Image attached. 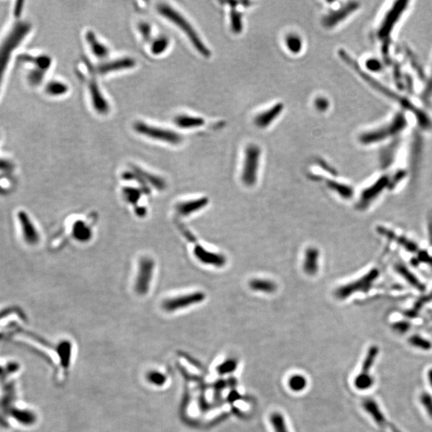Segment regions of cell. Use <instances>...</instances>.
<instances>
[{"mask_svg": "<svg viewBox=\"0 0 432 432\" xmlns=\"http://www.w3.org/2000/svg\"><path fill=\"white\" fill-rule=\"evenodd\" d=\"M89 91L94 108L100 114H105L109 110V105L100 91L96 80H91L89 83Z\"/></svg>", "mask_w": 432, "mask_h": 432, "instance_id": "obj_20", "label": "cell"}, {"mask_svg": "<svg viewBox=\"0 0 432 432\" xmlns=\"http://www.w3.org/2000/svg\"><path fill=\"white\" fill-rule=\"evenodd\" d=\"M361 7L360 2H346L336 9L331 10L323 18L322 24L327 29L335 28L354 15Z\"/></svg>", "mask_w": 432, "mask_h": 432, "instance_id": "obj_10", "label": "cell"}, {"mask_svg": "<svg viewBox=\"0 0 432 432\" xmlns=\"http://www.w3.org/2000/svg\"><path fill=\"white\" fill-rule=\"evenodd\" d=\"M231 17V28L235 34H240L244 28L243 24V16L241 13L233 9L230 14Z\"/></svg>", "mask_w": 432, "mask_h": 432, "instance_id": "obj_35", "label": "cell"}, {"mask_svg": "<svg viewBox=\"0 0 432 432\" xmlns=\"http://www.w3.org/2000/svg\"><path fill=\"white\" fill-rule=\"evenodd\" d=\"M408 343L411 348L423 352H429L432 349V342L420 335H412L411 338H409Z\"/></svg>", "mask_w": 432, "mask_h": 432, "instance_id": "obj_28", "label": "cell"}, {"mask_svg": "<svg viewBox=\"0 0 432 432\" xmlns=\"http://www.w3.org/2000/svg\"><path fill=\"white\" fill-rule=\"evenodd\" d=\"M86 39H87L88 44L91 47L92 53L96 55V57L103 59L106 57L108 55V47L105 45L103 44L102 42H100L98 40L96 36L94 34L93 32L88 31L86 34Z\"/></svg>", "mask_w": 432, "mask_h": 432, "instance_id": "obj_22", "label": "cell"}, {"mask_svg": "<svg viewBox=\"0 0 432 432\" xmlns=\"http://www.w3.org/2000/svg\"><path fill=\"white\" fill-rule=\"evenodd\" d=\"M136 170H137V172H138V173H140V176H142L145 179H147L146 180L149 181L151 184L154 185L157 189L163 190V189L165 188V182L161 178H159L157 176L146 173V172H144L143 170L140 169V168H136Z\"/></svg>", "mask_w": 432, "mask_h": 432, "instance_id": "obj_39", "label": "cell"}, {"mask_svg": "<svg viewBox=\"0 0 432 432\" xmlns=\"http://www.w3.org/2000/svg\"><path fill=\"white\" fill-rule=\"evenodd\" d=\"M260 154V148L255 144L247 147L242 172V181L247 186H252L257 182Z\"/></svg>", "mask_w": 432, "mask_h": 432, "instance_id": "obj_8", "label": "cell"}, {"mask_svg": "<svg viewBox=\"0 0 432 432\" xmlns=\"http://www.w3.org/2000/svg\"><path fill=\"white\" fill-rule=\"evenodd\" d=\"M284 108V104L282 103L275 104L274 106L271 107L269 109H267V110H265L263 112L258 114L254 118V124L257 127H259V128H265V127H268L283 112Z\"/></svg>", "mask_w": 432, "mask_h": 432, "instance_id": "obj_16", "label": "cell"}, {"mask_svg": "<svg viewBox=\"0 0 432 432\" xmlns=\"http://www.w3.org/2000/svg\"><path fill=\"white\" fill-rule=\"evenodd\" d=\"M376 276H377L376 271H371V273L367 275L366 277L362 278L360 281H358L359 283L348 284V285L337 289L336 291H335V295L338 299H343L351 295V294L356 290H366V288L368 287L369 284L372 283L373 279H375Z\"/></svg>", "mask_w": 432, "mask_h": 432, "instance_id": "obj_15", "label": "cell"}, {"mask_svg": "<svg viewBox=\"0 0 432 432\" xmlns=\"http://www.w3.org/2000/svg\"><path fill=\"white\" fill-rule=\"evenodd\" d=\"M175 123L178 127L184 129H191L204 125L205 120L201 117L190 116V115H180L176 117Z\"/></svg>", "mask_w": 432, "mask_h": 432, "instance_id": "obj_25", "label": "cell"}, {"mask_svg": "<svg viewBox=\"0 0 432 432\" xmlns=\"http://www.w3.org/2000/svg\"><path fill=\"white\" fill-rule=\"evenodd\" d=\"M145 380L149 385L155 388H162L168 381V376L163 371L157 369H150L145 374Z\"/></svg>", "mask_w": 432, "mask_h": 432, "instance_id": "obj_26", "label": "cell"}, {"mask_svg": "<svg viewBox=\"0 0 432 432\" xmlns=\"http://www.w3.org/2000/svg\"><path fill=\"white\" fill-rule=\"evenodd\" d=\"M45 91L50 96H63L68 92V87L65 83L60 81H51L47 83Z\"/></svg>", "mask_w": 432, "mask_h": 432, "instance_id": "obj_32", "label": "cell"}, {"mask_svg": "<svg viewBox=\"0 0 432 432\" xmlns=\"http://www.w3.org/2000/svg\"><path fill=\"white\" fill-rule=\"evenodd\" d=\"M134 129L136 132L150 139L159 140L170 144H179L182 141L180 134L171 130L163 129L161 127L149 125L144 122H137L134 124Z\"/></svg>", "mask_w": 432, "mask_h": 432, "instance_id": "obj_9", "label": "cell"}, {"mask_svg": "<svg viewBox=\"0 0 432 432\" xmlns=\"http://www.w3.org/2000/svg\"><path fill=\"white\" fill-rule=\"evenodd\" d=\"M339 54L342 60L345 62L346 64H348V66L352 68V70L354 71L356 74L362 78V80L367 83L370 87H373L375 91H377L380 94H383L384 96H385V97L394 101L402 108H404L405 110L411 111V114H414L415 119H417L419 125L421 126L424 129H431V127H432V120L428 116V114L424 112V110H422L420 108L415 106V104H412L407 98L402 97L399 94L396 93L392 90L389 89L388 87L382 85L379 81L376 80L375 78H373V76H371L368 72L360 66V64H358L356 60H354V58L352 57L347 51L340 50L339 51Z\"/></svg>", "mask_w": 432, "mask_h": 432, "instance_id": "obj_1", "label": "cell"}, {"mask_svg": "<svg viewBox=\"0 0 432 432\" xmlns=\"http://www.w3.org/2000/svg\"><path fill=\"white\" fill-rule=\"evenodd\" d=\"M31 25L25 22H19L11 28L2 42L0 54L1 72L3 73L8 62L11 51L19 46L28 32H30Z\"/></svg>", "mask_w": 432, "mask_h": 432, "instance_id": "obj_5", "label": "cell"}, {"mask_svg": "<svg viewBox=\"0 0 432 432\" xmlns=\"http://www.w3.org/2000/svg\"><path fill=\"white\" fill-rule=\"evenodd\" d=\"M379 355V347L372 345L366 350L362 359L358 372L352 379V386L357 392L370 391L375 385V378L373 375V368Z\"/></svg>", "mask_w": 432, "mask_h": 432, "instance_id": "obj_4", "label": "cell"}, {"mask_svg": "<svg viewBox=\"0 0 432 432\" xmlns=\"http://www.w3.org/2000/svg\"><path fill=\"white\" fill-rule=\"evenodd\" d=\"M319 256L320 252L316 248H307L305 252L303 270L309 276H315L319 270Z\"/></svg>", "mask_w": 432, "mask_h": 432, "instance_id": "obj_21", "label": "cell"}, {"mask_svg": "<svg viewBox=\"0 0 432 432\" xmlns=\"http://www.w3.org/2000/svg\"><path fill=\"white\" fill-rule=\"evenodd\" d=\"M285 44L290 53H300L303 49V40L296 34H290L287 36L285 38Z\"/></svg>", "mask_w": 432, "mask_h": 432, "instance_id": "obj_29", "label": "cell"}, {"mask_svg": "<svg viewBox=\"0 0 432 432\" xmlns=\"http://www.w3.org/2000/svg\"><path fill=\"white\" fill-rule=\"evenodd\" d=\"M398 269H400L401 274H402V275H405V274L406 273H407V275H408L409 274L407 271H406V272H405L404 267H399V268H398ZM410 276H411V275H410ZM407 276V279H410V281H411V282H412L413 283V284H416V285H417V282H415V278H412L411 277V276Z\"/></svg>", "mask_w": 432, "mask_h": 432, "instance_id": "obj_45", "label": "cell"}, {"mask_svg": "<svg viewBox=\"0 0 432 432\" xmlns=\"http://www.w3.org/2000/svg\"><path fill=\"white\" fill-rule=\"evenodd\" d=\"M206 294L201 291H195L190 294L180 296L172 297L163 301L162 307L166 312H176L178 310L184 309L190 306L200 303L205 299Z\"/></svg>", "mask_w": 432, "mask_h": 432, "instance_id": "obj_11", "label": "cell"}, {"mask_svg": "<svg viewBox=\"0 0 432 432\" xmlns=\"http://www.w3.org/2000/svg\"><path fill=\"white\" fill-rule=\"evenodd\" d=\"M209 203L208 198L193 199L179 203L176 207V212L181 216H188L202 210Z\"/></svg>", "mask_w": 432, "mask_h": 432, "instance_id": "obj_18", "label": "cell"}, {"mask_svg": "<svg viewBox=\"0 0 432 432\" xmlns=\"http://www.w3.org/2000/svg\"><path fill=\"white\" fill-rule=\"evenodd\" d=\"M168 46H169L168 38L164 36H160L152 42L151 52L155 55H160L168 49Z\"/></svg>", "mask_w": 432, "mask_h": 432, "instance_id": "obj_36", "label": "cell"}, {"mask_svg": "<svg viewBox=\"0 0 432 432\" xmlns=\"http://www.w3.org/2000/svg\"><path fill=\"white\" fill-rule=\"evenodd\" d=\"M426 380L431 391L432 392V366L429 367L426 371Z\"/></svg>", "mask_w": 432, "mask_h": 432, "instance_id": "obj_44", "label": "cell"}, {"mask_svg": "<svg viewBox=\"0 0 432 432\" xmlns=\"http://www.w3.org/2000/svg\"><path fill=\"white\" fill-rule=\"evenodd\" d=\"M6 411H8L9 415H11V418L24 426H32L37 420V416L31 409L13 406L12 404L6 405Z\"/></svg>", "mask_w": 432, "mask_h": 432, "instance_id": "obj_14", "label": "cell"}, {"mask_svg": "<svg viewBox=\"0 0 432 432\" xmlns=\"http://www.w3.org/2000/svg\"><path fill=\"white\" fill-rule=\"evenodd\" d=\"M361 407L373 424L377 427L379 432H402L395 425L386 415L385 411L376 399L365 398L361 402Z\"/></svg>", "mask_w": 432, "mask_h": 432, "instance_id": "obj_6", "label": "cell"}, {"mask_svg": "<svg viewBox=\"0 0 432 432\" xmlns=\"http://www.w3.org/2000/svg\"><path fill=\"white\" fill-rule=\"evenodd\" d=\"M288 385L293 392H303L307 388V380L303 375H294L289 379Z\"/></svg>", "mask_w": 432, "mask_h": 432, "instance_id": "obj_33", "label": "cell"}, {"mask_svg": "<svg viewBox=\"0 0 432 432\" xmlns=\"http://www.w3.org/2000/svg\"><path fill=\"white\" fill-rule=\"evenodd\" d=\"M73 232L75 240L84 241L91 237V229L88 228L83 222H76L73 229Z\"/></svg>", "mask_w": 432, "mask_h": 432, "instance_id": "obj_34", "label": "cell"}, {"mask_svg": "<svg viewBox=\"0 0 432 432\" xmlns=\"http://www.w3.org/2000/svg\"><path fill=\"white\" fill-rule=\"evenodd\" d=\"M157 10L160 15H163V17H165L166 19L172 22L182 32H184V34L186 35L189 40L191 41L193 46L197 50L199 54H201L205 57L210 56V50L204 44L201 38L199 37L197 32L194 29L191 24L179 11H176L174 8H172V6L166 4V3H160V4L158 5Z\"/></svg>", "mask_w": 432, "mask_h": 432, "instance_id": "obj_3", "label": "cell"}, {"mask_svg": "<svg viewBox=\"0 0 432 432\" xmlns=\"http://www.w3.org/2000/svg\"><path fill=\"white\" fill-rule=\"evenodd\" d=\"M18 218L21 225L22 233L28 244H36L38 241V231L28 215L24 212H19Z\"/></svg>", "mask_w": 432, "mask_h": 432, "instance_id": "obj_17", "label": "cell"}, {"mask_svg": "<svg viewBox=\"0 0 432 432\" xmlns=\"http://www.w3.org/2000/svg\"><path fill=\"white\" fill-rule=\"evenodd\" d=\"M249 287L254 291L267 293V294L274 293L277 290L276 284L271 280H266V279H253L249 283Z\"/></svg>", "mask_w": 432, "mask_h": 432, "instance_id": "obj_23", "label": "cell"}, {"mask_svg": "<svg viewBox=\"0 0 432 432\" xmlns=\"http://www.w3.org/2000/svg\"><path fill=\"white\" fill-rule=\"evenodd\" d=\"M408 125L404 112L398 111L390 120L373 129L362 132L359 136V142L363 146H371L398 137Z\"/></svg>", "mask_w": 432, "mask_h": 432, "instance_id": "obj_2", "label": "cell"}, {"mask_svg": "<svg viewBox=\"0 0 432 432\" xmlns=\"http://www.w3.org/2000/svg\"><path fill=\"white\" fill-rule=\"evenodd\" d=\"M194 254L198 260L206 265H211L216 267H222L226 264L227 258L224 255L210 252L203 248L201 245H196L194 249Z\"/></svg>", "mask_w": 432, "mask_h": 432, "instance_id": "obj_13", "label": "cell"}, {"mask_svg": "<svg viewBox=\"0 0 432 432\" xmlns=\"http://www.w3.org/2000/svg\"><path fill=\"white\" fill-rule=\"evenodd\" d=\"M329 105L330 104L326 98L320 97L316 99V101H315V106H316V109L320 111H326L328 109Z\"/></svg>", "mask_w": 432, "mask_h": 432, "instance_id": "obj_42", "label": "cell"}, {"mask_svg": "<svg viewBox=\"0 0 432 432\" xmlns=\"http://www.w3.org/2000/svg\"><path fill=\"white\" fill-rule=\"evenodd\" d=\"M326 184L329 188L331 189L332 191H337L338 194L343 196V197L348 198L352 195V189L350 188L349 186L347 185L342 184L339 182H335V181H327Z\"/></svg>", "mask_w": 432, "mask_h": 432, "instance_id": "obj_37", "label": "cell"}, {"mask_svg": "<svg viewBox=\"0 0 432 432\" xmlns=\"http://www.w3.org/2000/svg\"><path fill=\"white\" fill-rule=\"evenodd\" d=\"M43 74H44V72L37 68V69L32 71L28 74V80L32 85L39 84L43 78Z\"/></svg>", "mask_w": 432, "mask_h": 432, "instance_id": "obj_40", "label": "cell"}, {"mask_svg": "<svg viewBox=\"0 0 432 432\" xmlns=\"http://www.w3.org/2000/svg\"><path fill=\"white\" fill-rule=\"evenodd\" d=\"M22 3H23V2H17L18 5H17V6H16V7H15V15H20V11H21V9H22V6H21Z\"/></svg>", "mask_w": 432, "mask_h": 432, "instance_id": "obj_46", "label": "cell"}, {"mask_svg": "<svg viewBox=\"0 0 432 432\" xmlns=\"http://www.w3.org/2000/svg\"><path fill=\"white\" fill-rule=\"evenodd\" d=\"M388 177L384 176V177L379 179V181L375 182V184L371 186L370 188L364 191V192L362 193V199H361V204H362V206L365 207L366 203H369L371 200L374 199L373 198L379 195L382 189L384 188L386 185L388 184Z\"/></svg>", "mask_w": 432, "mask_h": 432, "instance_id": "obj_24", "label": "cell"}, {"mask_svg": "<svg viewBox=\"0 0 432 432\" xmlns=\"http://www.w3.org/2000/svg\"><path fill=\"white\" fill-rule=\"evenodd\" d=\"M136 65V62L131 58H123L119 60L104 63L98 66V72L100 74H107L109 72H117V71L129 69Z\"/></svg>", "mask_w": 432, "mask_h": 432, "instance_id": "obj_19", "label": "cell"}, {"mask_svg": "<svg viewBox=\"0 0 432 432\" xmlns=\"http://www.w3.org/2000/svg\"><path fill=\"white\" fill-rule=\"evenodd\" d=\"M409 2L398 1L392 5L385 15L377 29V37L384 42L390 38L391 34L394 30L405 11L408 7Z\"/></svg>", "mask_w": 432, "mask_h": 432, "instance_id": "obj_7", "label": "cell"}, {"mask_svg": "<svg viewBox=\"0 0 432 432\" xmlns=\"http://www.w3.org/2000/svg\"><path fill=\"white\" fill-rule=\"evenodd\" d=\"M365 67H366V69H365V70H366V72H367V71H371V72H379V71L381 70L382 64H380V62H379V60H376L375 58H372V59H370V60H368L366 62Z\"/></svg>", "mask_w": 432, "mask_h": 432, "instance_id": "obj_41", "label": "cell"}, {"mask_svg": "<svg viewBox=\"0 0 432 432\" xmlns=\"http://www.w3.org/2000/svg\"><path fill=\"white\" fill-rule=\"evenodd\" d=\"M139 28H140V31L141 33H142L143 36H144V38H149L150 36V27L148 24H146V23H141L139 25Z\"/></svg>", "mask_w": 432, "mask_h": 432, "instance_id": "obj_43", "label": "cell"}, {"mask_svg": "<svg viewBox=\"0 0 432 432\" xmlns=\"http://www.w3.org/2000/svg\"><path fill=\"white\" fill-rule=\"evenodd\" d=\"M419 402L424 413L426 414L429 420L432 421V392L424 391L420 392L419 396Z\"/></svg>", "mask_w": 432, "mask_h": 432, "instance_id": "obj_30", "label": "cell"}, {"mask_svg": "<svg viewBox=\"0 0 432 432\" xmlns=\"http://www.w3.org/2000/svg\"><path fill=\"white\" fill-rule=\"evenodd\" d=\"M421 100L425 105L430 106L432 104V67L431 74L428 77V82L422 91Z\"/></svg>", "mask_w": 432, "mask_h": 432, "instance_id": "obj_38", "label": "cell"}, {"mask_svg": "<svg viewBox=\"0 0 432 432\" xmlns=\"http://www.w3.org/2000/svg\"><path fill=\"white\" fill-rule=\"evenodd\" d=\"M20 60H24V61L32 62L37 65L38 69L46 72L47 69H48L51 66V58L47 55H40L38 57H31L29 55H24L20 56Z\"/></svg>", "mask_w": 432, "mask_h": 432, "instance_id": "obj_31", "label": "cell"}, {"mask_svg": "<svg viewBox=\"0 0 432 432\" xmlns=\"http://www.w3.org/2000/svg\"><path fill=\"white\" fill-rule=\"evenodd\" d=\"M154 268L155 263L151 258L146 257L140 259L135 285L136 292L140 294H145L148 291L152 280Z\"/></svg>", "mask_w": 432, "mask_h": 432, "instance_id": "obj_12", "label": "cell"}, {"mask_svg": "<svg viewBox=\"0 0 432 432\" xmlns=\"http://www.w3.org/2000/svg\"><path fill=\"white\" fill-rule=\"evenodd\" d=\"M270 423L273 432H290L284 415L280 412L276 411L271 414Z\"/></svg>", "mask_w": 432, "mask_h": 432, "instance_id": "obj_27", "label": "cell"}]
</instances>
